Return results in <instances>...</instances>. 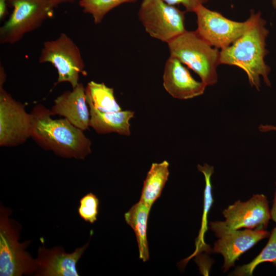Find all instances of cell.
<instances>
[{
  "mask_svg": "<svg viewBox=\"0 0 276 276\" xmlns=\"http://www.w3.org/2000/svg\"><path fill=\"white\" fill-rule=\"evenodd\" d=\"M32 116L31 137L41 147L64 158L84 160L91 152V143L83 130L66 119H53L50 110L35 106Z\"/></svg>",
  "mask_w": 276,
  "mask_h": 276,
  "instance_id": "6da1fadb",
  "label": "cell"
},
{
  "mask_svg": "<svg viewBox=\"0 0 276 276\" xmlns=\"http://www.w3.org/2000/svg\"><path fill=\"white\" fill-rule=\"evenodd\" d=\"M250 14L252 20L249 28L232 44L220 50V63L243 70L250 85L259 90L260 76L267 85L271 84L268 78L270 69L264 60L268 53L266 39L269 31L260 12L252 11Z\"/></svg>",
  "mask_w": 276,
  "mask_h": 276,
  "instance_id": "7a4b0ae2",
  "label": "cell"
},
{
  "mask_svg": "<svg viewBox=\"0 0 276 276\" xmlns=\"http://www.w3.org/2000/svg\"><path fill=\"white\" fill-rule=\"evenodd\" d=\"M170 56L193 70L206 86L217 82L220 51L213 47L196 31H186L168 43Z\"/></svg>",
  "mask_w": 276,
  "mask_h": 276,
  "instance_id": "3957f363",
  "label": "cell"
},
{
  "mask_svg": "<svg viewBox=\"0 0 276 276\" xmlns=\"http://www.w3.org/2000/svg\"><path fill=\"white\" fill-rule=\"evenodd\" d=\"M12 211L0 205V275L21 276L35 273L36 259L26 251L30 241L19 242L18 223L9 217Z\"/></svg>",
  "mask_w": 276,
  "mask_h": 276,
  "instance_id": "277c9868",
  "label": "cell"
},
{
  "mask_svg": "<svg viewBox=\"0 0 276 276\" xmlns=\"http://www.w3.org/2000/svg\"><path fill=\"white\" fill-rule=\"evenodd\" d=\"M8 6L13 8V11L0 28L1 44L19 41L51 17L54 9L46 0H10Z\"/></svg>",
  "mask_w": 276,
  "mask_h": 276,
  "instance_id": "5b68a950",
  "label": "cell"
},
{
  "mask_svg": "<svg viewBox=\"0 0 276 276\" xmlns=\"http://www.w3.org/2000/svg\"><path fill=\"white\" fill-rule=\"evenodd\" d=\"M222 214L225 221L210 222V228L219 238L242 228L266 229L271 219L268 202L263 194L254 195L245 202L240 200L229 205Z\"/></svg>",
  "mask_w": 276,
  "mask_h": 276,
  "instance_id": "8992f818",
  "label": "cell"
},
{
  "mask_svg": "<svg viewBox=\"0 0 276 276\" xmlns=\"http://www.w3.org/2000/svg\"><path fill=\"white\" fill-rule=\"evenodd\" d=\"M186 12L163 0H143L138 17L150 36L168 43L186 31Z\"/></svg>",
  "mask_w": 276,
  "mask_h": 276,
  "instance_id": "52a82bcc",
  "label": "cell"
},
{
  "mask_svg": "<svg viewBox=\"0 0 276 276\" xmlns=\"http://www.w3.org/2000/svg\"><path fill=\"white\" fill-rule=\"evenodd\" d=\"M38 61L40 63H50L57 70L56 84L66 82L74 88L79 83L80 74H86L80 49L64 33L55 39L43 43Z\"/></svg>",
  "mask_w": 276,
  "mask_h": 276,
  "instance_id": "ba28073f",
  "label": "cell"
},
{
  "mask_svg": "<svg viewBox=\"0 0 276 276\" xmlns=\"http://www.w3.org/2000/svg\"><path fill=\"white\" fill-rule=\"evenodd\" d=\"M197 16L196 32L208 43L218 49H223L237 40L250 26L252 17L243 22L229 19L220 13L211 10L203 5L194 12Z\"/></svg>",
  "mask_w": 276,
  "mask_h": 276,
  "instance_id": "9c48e42d",
  "label": "cell"
},
{
  "mask_svg": "<svg viewBox=\"0 0 276 276\" xmlns=\"http://www.w3.org/2000/svg\"><path fill=\"white\" fill-rule=\"evenodd\" d=\"M32 114L0 85V146L14 147L31 137Z\"/></svg>",
  "mask_w": 276,
  "mask_h": 276,
  "instance_id": "30bf717a",
  "label": "cell"
},
{
  "mask_svg": "<svg viewBox=\"0 0 276 276\" xmlns=\"http://www.w3.org/2000/svg\"><path fill=\"white\" fill-rule=\"evenodd\" d=\"M42 246L38 248L36 259L37 268L36 276H79L77 264L88 246V243L78 247L71 253H66L60 246L47 249L43 239H40Z\"/></svg>",
  "mask_w": 276,
  "mask_h": 276,
  "instance_id": "8fae6325",
  "label": "cell"
},
{
  "mask_svg": "<svg viewBox=\"0 0 276 276\" xmlns=\"http://www.w3.org/2000/svg\"><path fill=\"white\" fill-rule=\"evenodd\" d=\"M270 233L266 229L234 230L221 235L215 242L212 251L223 256L222 268L225 272L234 265L241 255L261 240L269 237Z\"/></svg>",
  "mask_w": 276,
  "mask_h": 276,
  "instance_id": "7c38bea8",
  "label": "cell"
},
{
  "mask_svg": "<svg viewBox=\"0 0 276 276\" xmlns=\"http://www.w3.org/2000/svg\"><path fill=\"white\" fill-rule=\"evenodd\" d=\"M163 79L165 90L178 99L199 96L204 93L207 86L202 81L195 80L185 65L171 56L166 62Z\"/></svg>",
  "mask_w": 276,
  "mask_h": 276,
  "instance_id": "4fadbf2b",
  "label": "cell"
},
{
  "mask_svg": "<svg viewBox=\"0 0 276 276\" xmlns=\"http://www.w3.org/2000/svg\"><path fill=\"white\" fill-rule=\"evenodd\" d=\"M50 110L52 116H63L75 126L85 131L88 129L90 112L86 101L85 87L82 83L72 90H66L56 98Z\"/></svg>",
  "mask_w": 276,
  "mask_h": 276,
  "instance_id": "5bb4252c",
  "label": "cell"
},
{
  "mask_svg": "<svg viewBox=\"0 0 276 276\" xmlns=\"http://www.w3.org/2000/svg\"><path fill=\"white\" fill-rule=\"evenodd\" d=\"M90 112L89 126L98 133L111 132L129 136L130 134L129 121L134 115L133 111L126 110L116 112H103L87 102Z\"/></svg>",
  "mask_w": 276,
  "mask_h": 276,
  "instance_id": "9a60e30c",
  "label": "cell"
},
{
  "mask_svg": "<svg viewBox=\"0 0 276 276\" xmlns=\"http://www.w3.org/2000/svg\"><path fill=\"white\" fill-rule=\"evenodd\" d=\"M151 208L140 200L124 215L126 223L132 228L135 234L139 258L143 262L147 261L149 258L147 230Z\"/></svg>",
  "mask_w": 276,
  "mask_h": 276,
  "instance_id": "2e32d148",
  "label": "cell"
},
{
  "mask_svg": "<svg viewBox=\"0 0 276 276\" xmlns=\"http://www.w3.org/2000/svg\"><path fill=\"white\" fill-rule=\"evenodd\" d=\"M167 160L153 163L144 181L140 201L151 207L160 197L169 175Z\"/></svg>",
  "mask_w": 276,
  "mask_h": 276,
  "instance_id": "e0dca14e",
  "label": "cell"
},
{
  "mask_svg": "<svg viewBox=\"0 0 276 276\" xmlns=\"http://www.w3.org/2000/svg\"><path fill=\"white\" fill-rule=\"evenodd\" d=\"M86 101L103 112H116L122 110L117 102L113 89L104 83L89 82L85 87Z\"/></svg>",
  "mask_w": 276,
  "mask_h": 276,
  "instance_id": "ac0fdd59",
  "label": "cell"
},
{
  "mask_svg": "<svg viewBox=\"0 0 276 276\" xmlns=\"http://www.w3.org/2000/svg\"><path fill=\"white\" fill-rule=\"evenodd\" d=\"M197 168L203 174L205 184L204 191L203 211L202 216L201 225L199 235L196 239V250L192 257L200 251L206 250L208 249V246L204 242V237L208 229V215L213 203L211 176L214 173V167L205 163L203 166L198 165Z\"/></svg>",
  "mask_w": 276,
  "mask_h": 276,
  "instance_id": "d6986e66",
  "label": "cell"
},
{
  "mask_svg": "<svg viewBox=\"0 0 276 276\" xmlns=\"http://www.w3.org/2000/svg\"><path fill=\"white\" fill-rule=\"evenodd\" d=\"M264 262L272 263L276 266V226L270 232L268 241L260 254L250 263L238 267L233 274L237 276H251L255 268Z\"/></svg>",
  "mask_w": 276,
  "mask_h": 276,
  "instance_id": "ffe728a7",
  "label": "cell"
},
{
  "mask_svg": "<svg viewBox=\"0 0 276 276\" xmlns=\"http://www.w3.org/2000/svg\"><path fill=\"white\" fill-rule=\"evenodd\" d=\"M137 0H80L79 5L84 13L90 14L95 24L102 22L106 15L114 8L125 3Z\"/></svg>",
  "mask_w": 276,
  "mask_h": 276,
  "instance_id": "44dd1931",
  "label": "cell"
},
{
  "mask_svg": "<svg viewBox=\"0 0 276 276\" xmlns=\"http://www.w3.org/2000/svg\"><path fill=\"white\" fill-rule=\"evenodd\" d=\"M99 200L94 193L90 192L84 195L79 200L78 213L85 221L93 224L97 220Z\"/></svg>",
  "mask_w": 276,
  "mask_h": 276,
  "instance_id": "7402d4cb",
  "label": "cell"
},
{
  "mask_svg": "<svg viewBox=\"0 0 276 276\" xmlns=\"http://www.w3.org/2000/svg\"><path fill=\"white\" fill-rule=\"evenodd\" d=\"M168 4L175 6L182 5L186 8V12H194L200 5L206 3L208 0H163Z\"/></svg>",
  "mask_w": 276,
  "mask_h": 276,
  "instance_id": "603a6c76",
  "label": "cell"
},
{
  "mask_svg": "<svg viewBox=\"0 0 276 276\" xmlns=\"http://www.w3.org/2000/svg\"><path fill=\"white\" fill-rule=\"evenodd\" d=\"M10 0H0V20H3L8 14V3Z\"/></svg>",
  "mask_w": 276,
  "mask_h": 276,
  "instance_id": "cb8c5ba5",
  "label": "cell"
},
{
  "mask_svg": "<svg viewBox=\"0 0 276 276\" xmlns=\"http://www.w3.org/2000/svg\"><path fill=\"white\" fill-rule=\"evenodd\" d=\"M49 5L53 8H55L59 5L64 3H73L77 0H46Z\"/></svg>",
  "mask_w": 276,
  "mask_h": 276,
  "instance_id": "d4e9b609",
  "label": "cell"
},
{
  "mask_svg": "<svg viewBox=\"0 0 276 276\" xmlns=\"http://www.w3.org/2000/svg\"><path fill=\"white\" fill-rule=\"evenodd\" d=\"M270 213L271 219L276 223V190L274 192L273 203Z\"/></svg>",
  "mask_w": 276,
  "mask_h": 276,
  "instance_id": "484cf974",
  "label": "cell"
},
{
  "mask_svg": "<svg viewBox=\"0 0 276 276\" xmlns=\"http://www.w3.org/2000/svg\"><path fill=\"white\" fill-rule=\"evenodd\" d=\"M258 128L262 132H267L271 130L276 131V126L270 125H261Z\"/></svg>",
  "mask_w": 276,
  "mask_h": 276,
  "instance_id": "4316f807",
  "label": "cell"
},
{
  "mask_svg": "<svg viewBox=\"0 0 276 276\" xmlns=\"http://www.w3.org/2000/svg\"><path fill=\"white\" fill-rule=\"evenodd\" d=\"M273 6L276 8V0H272Z\"/></svg>",
  "mask_w": 276,
  "mask_h": 276,
  "instance_id": "83f0119b",
  "label": "cell"
}]
</instances>
